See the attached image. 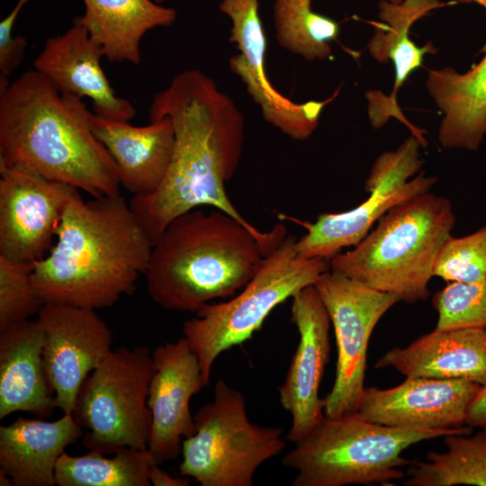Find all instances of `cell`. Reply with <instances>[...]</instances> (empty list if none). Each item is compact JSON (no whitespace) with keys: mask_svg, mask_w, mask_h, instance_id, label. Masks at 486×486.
I'll return each mask as SVG.
<instances>
[{"mask_svg":"<svg viewBox=\"0 0 486 486\" xmlns=\"http://www.w3.org/2000/svg\"><path fill=\"white\" fill-rule=\"evenodd\" d=\"M28 1L18 0L14 8L0 22V86L10 83V76L20 66L25 54L27 40L20 34L13 36V28Z\"/></svg>","mask_w":486,"mask_h":486,"instance_id":"1f68e13d","label":"cell"},{"mask_svg":"<svg viewBox=\"0 0 486 486\" xmlns=\"http://www.w3.org/2000/svg\"><path fill=\"white\" fill-rule=\"evenodd\" d=\"M467 1L479 4L480 5L483 6L486 9V0H467Z\"/></svg>","mask_w":486,"mask_h":486,"instance_id":"d590c367","label":"cell"},{"mask_svg":"<svg viewBox=\"0 0 486 486\" xmlns=\"http://www.w3.org/2000/svg\"><path fill=\"white\" fill-rule=\"evenodd\" d=\"M291 322L300 340L278 391L282 407L292 417L286 438L295 444L324 416V400L319 397V389L329 359L331 322L314 285L292 297Z\"/></svg>","mask_w":486,"mask_h":486,"instance_id":"5bb4252c","label":"cell"},{"mask_svg":"<svg viewBox=\"0 0 486 486\" xmlns=\"http://www.w3.org/2000/svg\"><path fill=\"white\" fill-rule=\"evenodd\" d=\"M33 266L0 255V331L29 320L44 305L32 283Z\"/></svg>","mask_w":486,"mask_h":486,"instance_id":"f546056e","label":"cell"},{"mask_svg":"<svg viewBox=\"0 0 486 486\" xmlns=\"http://www.w3.org/2000/svg\"><path fill=\"white\" fill-rule=\"evenodd\" d=\"M145 126L91 115L95 137L114 161L121 185L133 195L158 189L169 168L175 148V130L167 116Z\"/></svg>","mask_w":486,"mask_h":486,"instance_id":"ac0fdd59","label":"cell"},{"mask_svg":"<svg viewBox=\"0 0 486 486\" xmlns=\"http://www.w3.org/2000/svg\"><path fill=\"white\" fill-rule=\"evenodd\" d=\"M44 339L38 320L0 331V419L16 411L45 417L57 408L43 364Z\"/></svg>","mask_w":486,"mask_h":486,"instance_id":"ffe728a7","label":"cell"},{"mask_svg":"<svg viewBox=\"0 0 486 486\" xmlns=\"http://www.w3.org/2000/svg\"><path fill=\"white\" fill-rule=\"evenodd\" d=\"M442 5L439 0H404L400 4L382 0L379 3L380 22H374V35L368 48L378 61L393 63L395 81L391 100L395 112H400L395 101L399 88L421 66L425 55L436 51L431 42L417 46L409 37L410 28L427 13Z\"/></svg>","mask_w":486,"mask_h":486,"instance_id":"cb8c5ba5","label":"cell"},{"mask_svg":"<svg viewBox=\"0 0 486 486\" xmlns=\"http://www.w3.org/2000/svg\"><path fill=\"white\" fill-rule=\"evenodd\" d=\"M445 452L431 451L426 461L410 464L407 486H486V430L443 436Z\"/></svg>","mask_w":486,"mask_h":486,"instance_id":"d4e9b609","label":"cell"},{"mask_svg":"<svg viewBox=\"0 0 486 486\" xmlns=\"http://www.w3.org/2000/svg\"><path fill=\"white\" fill-rule=\"evenodd\" d=\"M0 485L1 486H12L14 485L12 478L5 472L0 471Z\"/></svg>","mask_w":486,"mask_h":486,"instance_id":"e575fe53","label":"cell"},{"mask_svg":"<svg viewBox=\"0 0 486 486\" xmlns=\"http://www.w3.org/2000/svg\"><path fill=\"white\" fill-rule=\"evenodd\" d=\"M433 276L446 281L472 283L486 276V226L445 241L436 258Z\"/></svg>","mask_w":486,"mask_h":486,"instance_id":"4dcf8cb0","label":"cell"},{"mask_svg":"<svg viewBox=\"0 0 486 486\" xmlns=\"http://www.w3.org/2000/svg\"><path fill=\"white\" fill-rule=\"evenodd\" d=\"M153 373L149 350L120 346L83 382L73 410L86 429L82 444L104 454L122 448L147 449L152 416L148 405Z\"/></svg>","mask_w":486,"mask_h":486,"instance_id":"9c48e42d","label":"cell"},{"mask_svg":"<svg viewBox=\"0 0 486 486\" xmlns=\"http://www.w3.org/2000/svg\"><path fill=\"white\" fill-rule=\"evenodd\" d=\"M437 329L486 328V276L472 283L451 282L435 292Z\"/></svg>","mask_w":486,"mask_h":486,"instance_id":"f1b7e54d","label":"cell"},{"mask_svg":"<svg viewBox=\"0 0 486 486\" xmlns=\"http://www.w3.org/2000/svg\"><path fill=\"white\" fill-rule=\"evenodd\" d=\"M334 328L338 357L333 387L324 400L325 416L357 411L364 390L367 348L382 317L400 299L330 270L314 284Z\"/></svg>","mask_w":486,"mask_h":486,"instance_id":"8fae6325","label":"cell"},{"mask_svg":"<svg viewBox=\"0 0 486 486\" xmlns=\"http://www.w3.org/2000/svg\"><path fill=\"white\" fill-rule=\"evenodd\" d=\"M76 193L70 184L0 166V255L32 263L43 258Z\"/></svg>","mask_w":486,"mask_h":486,"instance_id":"7c38bea8","label":"cell"},{"mask_svg":"<svg viewBox=\"0 0 486 486\" xmlns=\"http://www.w3.org/2000/svg\"><path fill=\"white\" fill-rule=\"evenodd\" d=\"M83 435L72 414L50 422L19 418L0 427V471L15 486H53L65 449Z\"/></svg>","mask_w":486,"mask_h":486,"instance_id":"44dd1931","label":"cell"},{"mask_svg":"<svg viewBox=\"0 0 486 486\" xmlns=\"http://www.w3.org/2000/svg\"><path fill=\"white\" fill-rule=\"evenodd\" d=\"M414 135L395 150L382 153L364 184L368 197L343 212L321 213L315 222H301L307 232L296 240L299 256L330 260L345 248L356 246L388 211L414 196L429 192L437 179L420 173V148Z\"/></svg>","mask_w":486,"mask_h":486,"instance_id":"30bf717a","label":"cell"},{"mask_svg":"<svg viewBox=\"0 0 486 486\" xmlns=\"http://www.w3.org/2000/svg\"><path fill=\"white\" fill-rule=\"evenodd\" d=\"M450 201L430 191L388 211L352 250L339 253L329 270L410 303L429 296L436 258L451 236Z\"/></svg>","mask_w":486,"mask_h":486,"instance_id":"5b68a950","label":"cell"},{"mask_svg":"<svg viewBox=\"0 0 486 486\" xmlns=\"http://www.w3.org/2000/svg\"><path fill=\"white\" fill-rule=\"evenodd\" d=\"M285 237L281 224L263 232L218 209L192 210L154 242L144 274L148 294L165 310L196 313L240 291Z\"/></svg>","mask_w":486,"mask_h":486,"instance_id":"277c9868","label":"cell"},{"mask_svg":"<svg viewBox=\"0 0 486 486\" xmlns=\"http://www.w3.org/2000/svg\"><path fill=\"white\" fill-rule=\"evenodd\" d=\"M154 461L150 464L149 481L154 486H187L190 480L184 477H175L162 470Z\"/></svg>","mask_w":486,"mask_h":486,"instance_id":"836d02e7","label":"cell"},{"mask_svg":"<svg viewBox=\"0 0 486 486\" xmlns=\"http://www.w3.org/2000/svg\"><path fill=\"white\" fill-rule=\"evenodd\" d=\"M426 86L443 114L441 146L477 150L486 134V54L465 73L453 68L429 69Z\"/></svg>","mask_w":486,"mask_h":486,"instance_id":"7402d4cb","label":"cell"},{"mask_svg":"<svg viewBox=\"0 0 486 486\" xmlns=\"http://www.w3.org/2000/svg\"><path fill=\"white\" fill-rule=\"evenodd\" d=\"M154 1H155L156 3H158V4H161V3H163L165 0H154Z\"/></svg>","mask_w":486,"mask_h":486,"instance_id":"74e56055","label":"cell"},{"mask_svg":"<svg viewBox=\"0 0 486 486\" xmlns=\"http://www.w3.org/2000/svg\"><path fill=\"white\" fill-rule=\"evenodd\" d=\"M195 433L182 442V476L201 486H251L258 467L282 453L283 430L252 423L245 397L223 380L194 416Z\"/></svg>","mask_w":486,"mask_h":486,"instance_id":"ba28073f","label":"cell"},{"mask_svg":"<svg viewBox=\"0 0 486 486\" xmlns=\"http://www.w3.org/2000/svg\"><path fill=\"white\" fill-rule=\"evenodd\" d=\"M151 356L148 405L152 422L147 449L153 461L161 464L176 459L182 452V438L195 433L189 404L205 383L198 358L184 338L158 346Z\"/></svg>","mask_w":486,"mask_h":486,"instance_id":"9a60e30c","label":"cell"},{"mask_svg":"<svg viewBox=\"0 0 486 486\" xmlns=\"http://www.w3.org/2000/svg\"><path fill=\"white\" fill-rule=\"evenodd\" d=\"M44 331L43 364L56 407L72 414L88 374L112 352V333L94 310L44 304L38 312Z\"/></svg>","mask_w":486,"mask_h":486,"instance_id":"4fadbf2b","label":"cell"},{"mask_svg":"<svg viewBox=\"0 0 486 486\" xmlns=\"http://www.w3.org/2000/svg\"><path fill=\"white\" fill-rule=\"evenodd\" d=\"M49 253L34 262L32 283L44 304L91 310L131 294L153 240L120 194L69 201Z\"/></svg>","mask_w":486,"mask_h":486,"instance_id":"7a4b0ae2","label":"cell"},{"mask_svg":"<svg viewBox=\"0 0 486 486\" xmlns=\"http://www.w3.org/2000/svg\"><path fill=\"white\" fill-rule=\"evenodd\" d=\"M296 240L286 236L237 295L204 305L183 324L184 338L198 358L205 386L223 351L249 339L277 305L314 285L329 270L328 260L299 256Z\"/></svg>","mask_w":486,"mask_h":486,"instance_id":"52a82bcc","label":"cell"},{"mask_svg":"<svg viewBox=\"0 0 486 486\" xmlns=\"http://www.w3.org/2000/svg\"><path fill=\"white\" fill-rule=\"evenodd\" d=\"M466 425L472 428L486 430V385L481 386L471 401L467 412Z\"/></svg>","mask_w":486,"mask_h":486,"instance_id":"d6a6232c","label":"cell"},{"mask_svg":"<svg viewBox=\"0 0 486 486\" xmlns=\"http://www.w3.org/2000/svg\"><path fill=\"white\" fill-rule=\"evenodd\" d=\"M219 8L232 22L230 41L240 51L261 87L276 102L284 105L292 104L288 97L274 87L266 72L267 45L259 15V0H221Z\"/></svg>","mask_w":486,"mask_h":486,"instance_id":"83f0119b","label":"cell"},{"mask_svg":"<svg viewBox=\"0 0 486 486\" xmlns=\"http://www.w3.org/2000/svg\"><path fill=\"white\" fill-rule=\"evenodd\" d=\"M412 377L463 379L486 385V328L437 329L386 352L375 368Z\"/></svg>","mask_w":486,"mask_h":486,"instance_id":"d6986e66","label":"cell"},{"mask_svg":"<svg viewBox=\"0 0 486 486\" xmlns=\"http://www.w3.org/2000/svg\"><path fill=\"white\" fill-rule=\"evenodd\" d=\"M86 11L74 17L98 43L109 62H141L140 42L156 27L171 26L176 10L152 0H83Z\"/></svg>","mask_w":486,"mask_h":486,"instance_id":"603a6c76","label":"cell"},{"mask_svg":"<svg viewBox=\"0 0 486 486\" xmlns=\"http://www.w3.org/2000/svg\"><path fill=\"white\" fill-rule=\"evenodd\" d=\"M480 388L463 379L407 376L392 388H364L356 412L389 427L455 429L466 426L469 405Z\"/></svg>","mask_w":486,"mask_h":486,"instance_id":"2e32d148","label":"cell"},{"mask_svg":"<svg viewBox=\"0 0 486 486\" xmlns=\"http://www.w3.org/2000/svg\"><path fill=\"white\" fill-rule=\"evenodd\" d=\"M104 52L76 19L63 34L50 37L33 62L61 93L92 101L95 114L129 122L136 115L134 105L115 94L101 65Z\"/></svg>","mask_w":486,"mask_h":486,"instance_id":"e0dca14e","label":"cell"},{"mask_svg":"<svg viewBox=\"0 0 486 486\" xmlns=\"http://www.w3.org/2000/svg\"><path fill=\"white\" fill-rule=\"evenodd\" d=\"M275 40L284 50L309 61L332 56L330 43L339 35L338 23L314 12L311 0H275Z\"/></svg>","mask_w":486,"mask_h":486,"instance_id":"4316f807","label":"cell"},{"mask_svg":"<svg viewBox=\"0 0 486 486\" xmlns=\"http://www.w3.org/2000/svg\"><path fill=\"white\" fill-rule=\"evenodd\" d=\"M153 459L148 449L125 447L108 458L89 451L81 456L64 453L55 469L58 486H149Z\"/></svg>","mask_w":486,"mask_h":486,"instance_id":"484cf974","label":"cell"},{"mask_svg":"<svg viewBox=\"0 0 486 486\" xmlns=\"http://www.w3.org/2000/svg\"><path fill=\"white\" fill-rule=\"evenodd\" d=\"M83 99L35 69L0 86V166L62 182L92 197L120 194L114 161L95 137Z\"/></svg>","mask_w":486,"mask_h":486,"instance_id":"3957f363","label":"cell"},{"mask_svg":"<svg viewBox=\"0 0 486 486\" xmlns=\"http://www.w3.org/2000/svg\"><path fill=\"white\" fill-rule=\"evenodd\" d=\"M165 116L175 130L167 173L157 191L133 195L130 202L153 242L174 219L202 205L254 228L232 204L224 186L237 170L244 142V118L234 102L212 77L190 68L152 98L149 121Z\"/></svg>","mask_w":486,"mask_h":486,"instance_id":"6da1fadb","label":"cell"},{"mask_svg":"<svg viewBox=\"0 0 486 486\" xmlns=\"http://www.w3.org/2000/svg\"><path fill=\"white\" fill-rule=\"evenodd\" d=\"M472 430L468 425L449 430L389 427L357 412L339 418L324 415L282 463L296 471L292 486L389 484L404 476L400 468L411 462L401 454L410 446Z\"/></svg>","mask_w":486,"mask_h":486,"instance_id":"8992f818","label":"cell"},{"mask_svg":"<svg viewBox=\"0 0 486 486\" xmlns=\"http://www.w3.org/2000/svg\"><path fill=\"white\" fill-rule=\"evenodd\" d=\"M387 1H389V2H391V3H392V4H400V3H401V2L404 1V0H387Z\"/></svg>","mask_w":486,"mask_h":486,"instance_id":"8d00e7d4","label":"cell"}]
</instances>
